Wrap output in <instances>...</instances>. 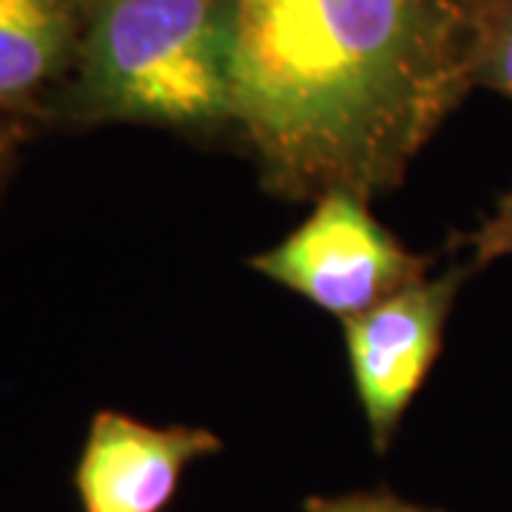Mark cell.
I'll return each instance as SVG.
<instances>
[{"mask_svg":"<svg viewBox=\"0 0 512 512\" xmlns=\"http://www.w3.org/2000/svg\"><path fill=\"white\" fill-rule=\"evenodd\" d=\"M487 0H239L237 137L291 202L402 185L476 89Z\"/></svg>","mask_w":512,"mask_h":512,"instance_id":"obj_1","label":"cell"},{"mask_svg":"<svg viewBox=\"0 0 512 512\" xmlns=\"http://www.w3.org/2000/svg\"><path fill=\"white\" fill-rule=\"evenodd\" d=\"M237 43L239 0H94L77 66L46 120L237 137Z\"/></svg>","mask_w":512,"mask_h":512,"instance_id":"obj_2","label":"cell"},{"mask_svg":"<svg viewBox=\"0 0 512 512\" xmlns=\"http://www.w3.org/2000/svg\"><path fill=\"white\" fill-rule=\"evenodd\" d=\"M507 251H512V200L473 234L467 256L447 262L441 271L430 268L373 311L342 325L353 387L379 456L390 450L407 407L439 359L458 291Z\"/></svg>","mask_w":512,"mask_h":512,"instance_id":"obj_3","label":"cell"},{"mask_svg":"<svg viewBox=\"0 0 512 512\" xmlns=\"http://www.w3.org/2000/svg\"><path fill=\"white\" fill-rule=\"evenodd\" d=\"M439 262L413 254L373 217L370 200L336 188L276 245L251 256L256 274L308 299L342 325L373 311Z\"/></svg>","mask_w":512,"mask_h":512,"instance_id":"obj_4","label":"cell"},{"mask_svg":"<svg viewBox=\"0 0 512 512\" xmlns=\"http://www.w3.org/2000/svg\"><path fill=\"white\" fill-rule=\"evenodd\" d=\"M222 450L208 427H154L117 413H94L74 467L83 512H165L180 493L185 470Z\"/></svg>","mask_w":512,"mask_h":512,"instance_id":"obj_5","label":"cell"},{"mask_svg":"<svg viewBox=\"0 0 512 512\" xmlns=\"http://www.w3.org/2000/svg\"><path fill=\"white\" fill-rule=\"evenodd\" d=\"M94 0H0V117L26 123L69 83Z\"/></svg>","mask_w":512,"mask_h":512,"instance_id":"obj_6","label":"cell"},{"mask_svg":"<svg viewBox=\"0 0 512 512\" xmlns=\"http://www.w3.org/2000/svg\"><path fill=\"white\" fill-rule=\"evenodd\" d=\"M512 100V0H487L476 60V89Z\"/></svg>","mask_w":512,"mask_h":512,"instance_id":"obj_7","label":"cell"},{"mask_svg":"<svg viewBox=\"0 0 512 512\" xmlns=\"http://www.w3.org/2000/svg\"><path fill=\"white\" fill-rule=\"evenodd\" d=\"M305 512H441L430 507L410 504L399 495L379 490V493H350L339 498H322L313 495L305 501Z\"/></svg>","mask_w":512,"mask_h":512,"instance_id":"obj_8","label":"cell"},{"mask_svg":"<svg viewBox=\"0 0 512 512\" xmlns=\"http://www.w3.org/2000/svg\"><path fill=\"white\" fill-rule=\"evenodd\" d=\"M23 134H26V123L9 120V117H0V194H3V185H6L12 168H15Z\"/></svg>","mask_w":512,"mask_h":512,"instance_id":"obj_9","label":"cell"}]
</instances>
